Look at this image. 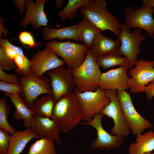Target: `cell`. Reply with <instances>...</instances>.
<instances>
[{"label":"cell","mask_w":154,"mask_h":154,"mask_svg":"<svg viewBox=\"0 0 154 154\" xmlns=\"http://www.w3.org/2000/svg\"><path fill=\"white\" fill-rule=\"evenodd\" d=\"M56 102L52 94H46L36 100L30 109L34 116L52 118Z\"/></svg>","instance_id":"obj_24"},{"label":"cell","mask_w":154,"mask_h":154,"mask_svg":"<svg viewBox=\"0 0 154 154\" xmlns=\"http://www.w3.org/2000/svg\"><path fill=\"white\" fill-rule=\"evenodd\" d=\"M63 0H56V1L55 5L56 7L58 8H60L64 2Z\"/></svg>","instance_id":"obj_38"},{"label":"cell","mask_w":154,"mask_h":154,"mask_svg":"<svg viewBox=\"0 0 154 154\" xmlns=\"http://www.w3.org/2000/svg\"><path fill=\"white\" fill-rule=\"evenodd\" d=\"M31 73L38 77L51 70L66 64L63 60L50 48L46 47L42 50H38L33 55L31 60Z\"/></svg>","instance_id":"obj_14"},{"label":"cell","mask_w":154,"mask_h":154,"mask_svg":"<svg viewBox=\"0 0 154 154\" xmlns=\"http://www.w3.org/2000/svg\"><path fill=\"white\" fill-rule=\"evenodd\" d=\"M18 38L23 44L29 46L30 48L36 47L37 44L31 34L27 31H22L19 34Z\"/></svg>","instance_id":"obj_32"},{"label":"cell","mask_w":154,"mask_h":154,"mask_svg":"<svg viewBox=\"0 0 154 154\" xmlns=\"http://www.w3.org/2000/svg\"><path fill=\"white\" fill-rule=\"evenodd\" d=\"M104 0H90L80 9V13L102 32L109 30L118 37L121 29L118 19L110 12Z\"/></svg>","instance_id":"obj_2"},{"label":"cell","mask_w":154,"mask_h":154,"mask_svg":"<svg viewBox=\"0 0 154 154\" xmlns=\"http://www.w3.org/2000/svg\"><path fill=\"white\" fill-rule=\"evenodd\" d=\"M144 92L147 99L149 101L151 100L154 96V80L145 87Z\"/></svg>","instance_id":"obj_34"},{"label":"cell","mask_w":154,"mask_h":154,"mask_svg":"<svg viewBox=\"0 0 154 154\" xmlns=\"http://www.w3.org/2000/svg\"><path fill=\"white\" fill-rule=\"evenodd\" d=\"M75 91L81 105L83 120L86 121H89L96 114L100 113L111 101L105 91L99 87L94 92L79 93Z\"/></svg>","instance_id":"obj_10"},{"label":"cell","mask_w":154,"mask_h":154,"mask_svg":"<svg viewBox=\"0 0 154 154\" xmlns=\"http://www.w3.org/2000/svg\"><path fill=\"white\" fill-rule=\"evenodd\" d=\"M118 38L121 42L119 53L128 60L131 69L138 61L137 57L140 52V46L142 42L145 40L146 36L141 34V29L136 28L131 32L125 23H122Z\"/></svg>","instance_id":"obj_6"},{"label":"cell","mask_w":154,"mask_h":154,"mask_svg":"<svg viewBox=\"0 0 154 154\" xmlns=\"http://www.w3.org/2000/svg\"><path fill=\"white\" fill-rule=\"evenodd\" d=\"M121 45V42L118 38L114 40L100 33L96 37L90 49L97 58L119 53Z\"/></svg>","instance_id":"obj_18"},{"label":"cell","mask_w":154,"mask_h":154,"mask_svg":"<svg viewBox=\"0 0 154 154\" xmlns=\"http://www.w3.org/2000/svg\"><path fill=\"white\" fill-rule=\"evenodd\" d=\"M0 90L11 94H20L22 91L23 88L19 82L8 84L0 80Z\"/></svg>","instance_id":"obj_29"},{"label":"cell","mask_w":154,"mask_h":154,"mask_svg":"<svg viewBox=\"0 0 154 154\" xmlns=\"http://www.w3.org/2000/svg\"><path fill=\"white\" fill-rule=\"evenodd\" d=\"M25 154H57L54 141L44 138L38 139L29 147Z\"/></svg>","instance_id":"obj_26"},{"label":"cell","mask_w":154,"mask_h":154,"mask_svg":"<svg viewBox=\"0 0 154 154\" xmlns=\"http://www.w3.org/2000/svg\"><path fill=\"white\" fill-rule=\"evenodd\" d=\"M3 94L11 99L14 106L15 111L14 113V116L15 119L17 120L22 119L23 125L26 128L30 127L33 113L32 110L26 105L21 94L4 92Z\"/></svg>","instance_id":"obj_20"},{"label":"cell","mask_w":154,"mask_h":154,"mask_svg":"<svg viewBox=\"0 0 154 154\" xmlns=\"http://www.w3.org/2000/svg\"><path fill=\"white\" fill-rule=\"evenodd\" d=\"M10 109L7 102V96H4L0 99V128L7 131L11 135L16 131L14 127L9 123L7 118Z\"/></svg>","instance_id":"obj_28"},{"label":"cell","mask_w":154,"mask_h":154,"mask_svg":"<svg viewBox=\"0 0 154 154\" xmlns=\"http://www.w3.org/2000/svg\"><path fill=\"white\" fill-rule=\"evenodd\" d=\"M129 74L131 76L128 81L130 91L133 93L144 92L145 87L154 80V60H139Z\"/></svg>","instance_id":"obj_12"},{"label":"cell","mask_w":154,"mask_h":154,"mask_svg":"<svg viewBox=\"0 0 154 154\" xmlns=\"http://www.w3.org/2000/svg\"><path fill=\"white\" fill-rule=\"evenodd\" d=\"M136 135V142L131 144L129 148V154H144L154 150V131H150Z\"/></svg>","instance_id":"obj_21"},{"label":"cell","mask_w":154,"mask_h":154,"mask_svg":"<svg viewBox=\"0 0 154 154\" xmlns=\"http://www.w3.org/2000/svg\"><path fill=\"white\" fill-rule=\"evenodd\" d=\"M144 154H154V153H151V152H150L149 153H145Z\"/></svg>","instance_id":"obj_39"},{"label":"cell","mask_w":154,"mask_h":154,"mask_svg":"<svg viewBox=\"0 0 154 154\" xmlns=\"http://www.w3.org/2000/svg\"><path fill=\"white\" fill-rule=\"evenodd\" d=\"M78 23L58 29L45 27L42 30V35L46 40L57 38L62 41L64 39L79 40L76 34Z\"/></svg>","instance_id":"obj_23"},{"label":"cell","mask_w":154,"mask_h":154,"mask_svg":"<svg viewBox=\"0 0 154 154\" xmlns=\"http://www.w3.org/2000/svg\"><path fill=\"white\" fill-rule=\"evenodd\" d=\"M30 128L37 134L38 139L44 138L52 139L59 145L61 143L60 127L53 119L33 115Z\"/></svg>","instance_id":"obj_17"},{"label":"cell","mask_w":154,"mask_h":154,"mask_svg":"<svg viewBox=\"0 0 154 154\" xmlns=\"http://www.w3.org/2000/svg\"><path fill=\"white\" fill-rule=\"evenodd\" d=\"M4 19L0 17V38H3L2 33L5 37L7 38L9 34L8 30L5 26L4 24Z\"/></svg>","instance_id":"obj_36"},{"label":"cell","mask_w":154,"mask_h":154,"mask_svg":"<svg viewBox=\"0 0 154 154\" xmlns=\"http://www.w3.org/2000/svg\"><path fill=\"white\" fill-rule=\"evenodd\" d=\"M104 91L110 98L111 101L104 107L100 113L103 116H108L113 119L114 126L111 129L110 133L112 135L127 137L131 130L125 119L116 90H106Z\"/></svg>","instance_id":"obj_7"},{"label":"cell","mask_w":154,"mask_h":154,"mask_svg":"<svg viewBox=\"0 0 154 154\" xmlns=\"http://www.w3.org/2000/svg\"><path fill=\"white\" fill-rule=\"evenodd\" d=\"M72 73L74 91L79 93L94 92L99 87L102 72L96 58L90 49L84 62L72 70Z\"/></svg>","instance_id":"obj_3"},{"label":"cell","mask_w":154,"mask_h":154,"mask_svg":"<svg viewBox=\"0 0 154 154\" xmlns=\"http://www.w3.org/2000/svg\"><path fill=\"white\" fill-rule=\"evenodd\" d=\"M125 23L130 29L139 28L146 31L151 37H154V9L142 5L137 9L128 6L124 9Z\"/></svg>","instance_id":"obj_9"},{"label":"cell","mask_w":154,"mask_h":154,"mask_svg":"<svg viewBox=\"0 0 154 154\" xmlns=\"http://www.w3.org/2000/svg\"><path fill=\"white\" fill-rule=\"evenodd\" d=\"M34 139H38V137L37 133L30 127L22 131H16L11 135L6 154H20L27 144Z\"/></svg>","instance_id":"obj_19"},{"label":"cell","mask_w":154,"mask_h":154,"mask_svg":"<svg viewBox=\"0 0 154 154\" xmlns=\"http://www.w3.org/2000/svg\"><path fill=\"white\" fill-rule=\"evenodd\" d=\"M13 2L15 7L17 9L21 17H22L23 12H25L27 0H14Z\"/></svg>","instance_id":"obj_35"},{"label":"cell","mask_w":154,"mask_h":154,"mask_svg":"<svg viewBox=\"0 0 154 154\" xmlns=\"http://www.w3.org/2000/svg\"><path fill=\"white\" fill-rule=\"evenodd\" d=\"M72 70L63 66L47 72L52 89V95L56 102L75 88Z\"/></svg>","instance_id":"obj_13"},{"label":"cell","mask_w":154,"mask_h":154,"mask_svg":"<svg viewBox=\"0 0 154 154\" xmlns=\"http://www.w3.org/2000/svg\"><path fill=\"white\" fill-rule=\"evenodd\" d=\"M128 69L126 67H120L102 73L100 80V88L104 91H125L129 89L128 81L129 78L127 73Z\"/></svg>","instance_id":"obj_16"},{"label":"cell","mask_w":154,"mask_h":154,"mask_svg":"<svg viewBox=\"0 0 154 154\" xmlns=\"http://www.w3.org/2000/svg\"><path fill=\"white\" fill-rule=\"evenodd\" d=\"M52 118L57 122L62 132L73 129L83 120L81 105L75 91L64 96L56 102Z\"/></svg>","instance_id":"obj_1"},{"label":"cell","mask_w":154,"mask_h":154,"mask_svg":"<svg viewBox=\"0 0 154 154\" xmlns=\"http://www.w3.org/2000/svg\"><path fill=\"white\" fill-rule=\"evenodd\" d=\"M19 76L17 74H7L0 68V80L3 82L8 84H14L18 83Z\"/></svg>","instance_id":"obj_33"},{"label":"cell","mask_w":154,"mask_h":154,"mask_svg":"<svg viewBox=\"0 0 154 154\" xmlns=\"http://www.w3.org/2000/svg\"><path fill=\"white\" fill-rule=\"evenodd\" d=\"M127 123L133 135L142 133L146 129L153 127V125L136 110L129 94L125 91L116 90Z\"/></svg>","instance_id":"obj_8"},{"label":"cell","mask_w":154,"mask_h":154,"mask_svg":"<svg viewBox=\"0 0 154 154\" xmlns=\"http://www.w3.org/2000/svg\"><path fill=\"white\" fill-rule=\"evenodd\" d=\"M100 33V31L95 25L84 17L78 23L76 34L79 40L89 49L97 35Z\"/></svg>","instance_id":"obj_22"},{"label":"cell","mask_w":154,"mask_h":154,"mask_svg":"<svg viewBox=\"0 0 154 154\" xmlns=\"http://www.w3.org/2000/svg\"><path fill=\"white\" fill-rule=\"evenodd\" d=\"M19 81L23 88L20 94L26 105L30 109L41 94H52L50 79L48 76L40 77L30 73L19 76Z\"/></svg>","instance_id":"obj_5"},{"label":"cell","mask_w":154,"mask_h":154,"mask_svg":"<svg viewBox=\"0 0 154 154\" xmlns=\"http://www.w3.org/2000/svg\"><path fill=\"white\" fill-rule=\"evenodd\" d=\"M0 68L3 70H15L17 67L14 61L8 58L0 48Z\"/></svg>","instance_id":"obj_30"},{"label":"cell","mask_w":154,"mask_h":154,"mask_svg":"<svg viewBox=\"0 0 154 154\" xmlns=\"http://www.w3.org/2000/svg\"><path fill=\"white\" fill-rule=\"evenodd\" d=\"M46 0H38L34 2L33 0H27L26 12L19 25L25 28L29 24L32 25L35 30L40 27L48 26V21L44 11V6Z\"/></svg>","instance_id":"obj_15"},{"label":"cell","mask_w":154,"mask_h":154,"mask_svg":"<svg viewBox=\"0 0 154 154\" xmlns=\"http://www.w3.org/2000/svg\"><path fill=\"white\" fill-rule=\"evenodd\" d=\"M7 131L0 128V154H6L11 136Z\"/></svg>","instance_id":"obj_31"},{"label":"cell","mask_w":154,"mask_h":154,"mask_svg":"<svg viewBox=\"0 0 154 154\" xmlns=\"http://www.w3.org/2000/svg\"><path fill=\"white\" fill-rule=\"evenodd\" d=\"M103 116L100 113H98L89 121L81 122L82 125L92 127L97 131V137L92 142L90 147L94 150L117 149L123 143L124 137L118 135H112L107 131L102 124Z\"/></svg>","instance_id":"obj_11"},{"label":"cell","mask_w":154,"mask_h":154,"mask_svg":"<svg viewBox=\"0 0 154 154\" xmlns=\"http://www.w3.org/2000/svg\"><path fill=\"white\" fill-rule=\"evenodd\" d=\"M45 45L60 56L66 62L67 68L72 70L83 63L89 49L84 44L70 40L58 42L53 40L46 43Z\"/></svg>","instance_id":"obj_4"},{"label":"cell","mask_w":154,"mask_h":154,"mask_svg":"<svg viewBox=\"0 0 154 154\" xmlns=\"http://www.w3.org/2000/svg\"><path fill=\"white\" fill-rule=\"evenodd\" d=\"M89 1L90 0H69L66 7L58 12L57 15L62 21L66 19H73L77 16L78 9Z\"/></svg>","instance_id":"obj_27"},{"label":"cell","mask_w":154,"mask_h":154,"mask_svg":"<svg viewBox=\"0 0 154 154\" xmlns=\"http://www.w3.org/2000/svg\"><path fill=\"white\" fill-rule=\"evenodd\" d=\"M143 5L150 7L154 9V0H143L142 1Z\"/></svg>","instance_id":"obj_37"},{"label":"cell","mask_w":154,"mask_h":154,"mask_svg":"<svg viewBox=\"0 0 154 154\" xmlns=\"http://www.w3.org/2000/svg\"><path fill=\"white\" fill-rule=\"evenodd\" d=\"M96 59L98 66L104 69L116 66L125 67L130 69V63L128 60L125 57H122L119 53H114Z\"/></svg>","instance_id":"obj_25"}]
</instances>
